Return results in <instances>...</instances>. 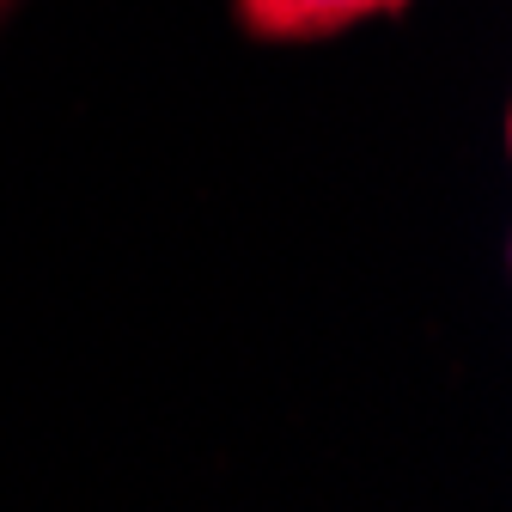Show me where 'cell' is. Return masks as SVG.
I'll return each instance as SVG.
<instances>
[{
	"label": "cell",
	"mask_w": 512,
	"mask_h": 512,
	"mask_svg": "<svg viewBox=\"0 0 512 512\" xmlns=\"http://www.w3.org/2000/svg\"><path fill=\"white\" fill-rule=\"evenodd\" d=\"M238 25L263 43H299V37H336L360 19L403 13L409 0H232Z\"/></svg>",
	"instance_id": "6da1fadb"
}]
</instances>
